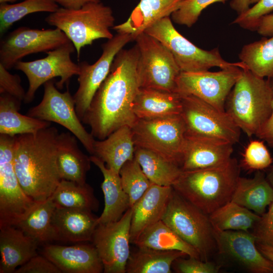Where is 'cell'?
<instances>
[{
  "label": "cell",
  "mask_w": 273,
  "mask_h": 273,
  "mask_svg": "<svg viewBox=\"0 0 273 273\" xmlns=\"http://www.w3.org/2000/svg\"><path fill=\"white\" fill-rule=\"evenodd\" d=\"M59 134L50 126L15 136V170L23 190L35 202L50 198L62 180L57 164Z\"/></svg>",
  "instance_id": "2"
},
{
  "label": "cell",
  "mask_w": 273,
  "mask_h": 273,
  "mask_svg": "<svg viewBox=\"0 0 273 273\" xmlns=\"http://www.w3.org/2000/svg\"><path fill=\"white\" fill-rule=\"evenodd\" d=\"M139 51L121 49L116 55L108 76L96 93L81 119L99 140L107 138L124 126L132 127L138 118L133 111L140 85L138 73Z\"/></svg>",
  "instance_id": "1"
},
{
  "label": "cell",
  "mask_w": 273,
  "mask_h": 273,
  "mask_svg": "<svg viewBox=\"0 0 273 273\" xmlns=\"http://www.w3.org/2000/svg\"><path fill=\"white\" fill-rule=\"evenodd\" d=\"M162 220L195 248L202 260L209 261L217 251L214 229L209 215L174 190Z\"/></svg>",
  "instance_id": "6"
},
{
  "label": "cell",
  "mask_w": 273,
  "mask_h": 273,
  "mask_svg": "<svg viewBox=\"0 0 273 273\" xmlns=\"http://www.w3.org/2000/svg\"><path fill=\"white\" fill-rule=\"evenodd\" d=\"M119 173L122 188L129 197L130 206L132 207L152 183L134 157L124 164Z\"/></svg>",
  "instance_id": "39"
},
{
  "label": "cell",
  "mask_w": 273,
  "mask_h": 273,
  "mask_svg": "<svg viewBox=\"0 0 273 273\" xmlns=\"http://www.w3.org/2000/svg\"><path fill=\"white\" fill-rule=\"evenodd\" d=\"M181 110L179 94L151 88H140L133 104V111L138 119L179 115Z\"/></svg>",
  "instance_id": "28"
},
{
  "label": "cell",
  "mask_w": 273,
  "mask_h": 273,
  "mask_svg": "<svg viewBox=\"0 0 273 273\" xmlns=\"http://www.w3.org/2000/svg\"><path fill=\"white\" fill-rule=\"evenodd\" d=\"M209 217L215 230L249 232L260 215L231 201L210 214Z\"/></svg>",
  "instance_id": "36"
},
{
  "label": "cell",
  "mask_w": 273,
  "mask_h": 273,
  "mask_svg": "<svg viewBox=\"0 0 273 273\" xmlns=\"http://www.w3.org/2000/svg\"><path fill=\"white\" fill-rule=\"evenodd\" d=\"M50 25L61 30L72 42L79 58L82 48L95 40L110 39L115 18L111 8L101 2L90 3L78 9L59 8L45 18Z\"/></svg>",
  "instance_id": "5"
},
{
  "label": "cell",
  "mask_w": 273,
  "mask_h": 273,
  "mask_svg": "<svg viewBox=\"0 0 273 273\" xmlns=\"http://www.w3.org/2000/svg\"><path fill=\"white\" fill-rule=\"evenodd\" d=\"M172 268L178 273H216L220 266L211 261H203L200 259L189 256L176 259Z\"/></svg>",
  "instance_id": "43"
},
{
  "label": "cell",
  "mask_w": 273,
  "mask_h": 273,
  "mask_svg": "<svg viewBox=\"0 0 273 273\" xmlns=\"http://www.w3.org/2000/svg\"><path fill=\"white\" fill-rule=\"evenodd\" d=\"M217 250L222 256L252 273H273V263L258 249L249 232L215 230Z\"/></svg>",
  "instance_id": "18"
},
{
  "label": "cell",
  "mask_w": 273,
  "mask_h": 273,
  "mask_svg": "<svg viewBox=\"0 0 273 273\" xmlns=\"http://www.w3.org/2000/svg\"><path fill=\"white\" fill-rule=\"evenodd\" d=\"M41 102L31 108L27 115L42 120L57 123L74 135L86 150L93 155L95 138L82 124L75 109L73 96L68 89L60 92L53 79L44 84Z\"/></svg>",
  "instance_id": "12"
},
{
  "label": "cell",
  "mask_w": 273,
  "mask_h": 273,
  "mask_svg": "<svg viewBox=\"0 0 273 273\" xmlns=\"http://www.w3.org/2000/svg\"><path fill=\"white\" fill-rule=\"evenodd\" d=\"M144 32L158 39L169 50L181 72L207 71L213 67L221 69L234 67L247 69L242 62L231 63L224 60L218 48L207 51L194 44L177 31L169 17L156 22Z\"/></svg>",
  "instance_id": "7"
},
{
  "label": "cell",
  "mask_w": 273,
  "mask_h": 273,
  "mask_svg": "<svg viewBox=\"0 0 273 273\" xmlns=\"http://www.w3.org/2000/svg\"><path fill=\"white\" fill-rule=\"evenodd\" d=\"M41 254L64 273H101L104 268L94 245L79 243L64 246L44 244Z\"/></svg>",
  "instance_id": "19"
},
{
  "label": "cell",
  "mask_w": 273,
  "mask_h": 273,
  "mask_svg": "<svg viewBox=\"0 0 273 273\" xmlns=\"http://www.w3.org/2000/svg\"><path fill=\"white\" fill-rule=\"evenodd\" d=\"M250 0H232L230 6L239 15L247 11L250 8Z\"/></svg>",
  "instance_id": "50"
},
{
  "label": "cell",
  "mask_w": 273,
  "mask_h": 273,
  "mask_svg": "<svg viewBox=\"0 0 273 273\" xmlns=\"http://www.w3.org/2000/svg\"><path fill=\"white\" fill-rule=\"evenodd\" d=\"M21 81L19 75L10 73L0 64V94H8L21 102L24 101L26 93L21 85Z\"/></svg>",
  "instance_id": "44"
},
{
  "label": "cell",
  "mask_w": 273,
  "mask_h": 273,
  "mask_svg": "<svg viewBox=\"0 0 273 273\" xmlns=\"http://www.w3.org/2000/svg\"><path fill=\"white\" fill-rule=\"evenodd\" d=\"M57 206L51 197L37 202L28 214L16 225L39 244L58 241L52 219Z\"/></svg>",
  "instance_id": "31"
},
{
  "label": "cell",
  "mask_w": 273,
  "mask_h": 273,
  "mask_svg": "<svg viewBox=\"0 0 273 273\" xmlns=\"http://www.w3.org/2000/svg\"><path fill=\"white\" fill-rule=\"evenodd\" d=\"M273 148V100L271 113L255 135Z\"/></svg>",
  "instance_id": "47"
},
{
  "label": "cell",
  "mask_w": 273,
  "mask_h": 273,
  "mask_svg": "<svg viewBox=\"0 0 273 273\" xmlns=\"http://www.w3.org/2000/svg\"><path fill=\"white\" fill-rule=\"evenodd\" d=\"M139 51L138 73L141 88L176 93L181 71L169 50L143 32L135 39Z\"/></svg>",
  "instance_id": "9"
},
{
  "label": "cell",
  "mask_w": 273,
  "mask_h": 273,
  "mask_svg": "<svg viewBox=\"0 0 273 273\" xmlns=\"http://www.w3.org/2000/svg\"><path fill=\"white\" fill-rule=\"evenodd\" d=\"M15 273H62V272L44 256L37 254L17 268Z\"/></svg>",
  "instance_id": "46"
},
{
  "label": "cell",
  "mask_w": 273,
  "mask_h": 273,
  "mask_svg": "<svg viewBox=\"0 0 273 273\" xmlns=\"http://www.w3.org/2000/svg\"><path fill=\"white\" fill-rule=\"evenodd\" d=\"M77 140L70 132L59 133L57 164L62 179L83 184L86 183V174L92 162L90 157L79 149Z\"/></svg>",
  "instance_id": "26"
},
{
  "label": "cell",
  "mask_w": 273,
  "mask_h": 273,
  "mask_svg": "<svg viewBox=\"0 0 273 273\" xmlns=\"http://www.w3.org/2000/svg\"><path fill=\"white\" fill-rule=\"evenodd\" d=\"M272 162L271 156L263 141H251L243 154V165L248 170L263 169L270 166Z\"/></svg>",
  "instance_id": "41"
},
{
  "label": "cell",
  "mask_w": 273,
  "mask_h": 273,
  "mask_svg": "<svg viewBox=\"0 0 273 273\" xmlns=\"http://www.w3.org/2000/svg\"><path fill=\"white\" fill-rule=\"evenodd\" d=\"M39 244L15 226L0 228V273H13L37 255Z\"/></svg>",
  "instance_id": "23"
},
{
  "label": "cell",
  "mask_w": 273,
  "mask_h": 273,
  "mask_svg": "<svg viewBox=\"0 0 273 273\" xmlns=\"http://www.w3.org/2000/svg\"><path fill=\"white\" fill-rule=\"evenodd\" d=\"M231 201L261 215L273 202V187L260 171L252 178L240 176Z\"/></svg>",
  "instance_id": "29"
},
{
  "label": "cell",
  "mask_w": 273,
  "mask_h": 273,
  "mask_svg": "<svg viewBox=\"0 0 273 273\" xmlns=\"http://www.w3.org/2000/svg\"><path fill=\"white\" fill-rule=\"evenodd\" d=\"M273 92L269 81L242 69L226 100L225 110L248 137L256 135L272 111Z\"/></svg>",
  "instance_id": "4"
},
{
  "label": "cell",
  "mask_w": 273,
  "mask_h": 273,
  "mask_svg": "<svg viewBox=\"0 0 273 273\" xmlns=\"http://www.w3.org/2000/svg\"><path fill=\"white\" fill-rule=\"evenodd\" d=\"M134 157L150 181L157 185L172 187L183 172L177 164L148 149L135 146Z\"/></svg>",
  "instance_id": "34"
},
{
  "label": "cell",
  "mask_w": 273,
  "mask_h": 273,
  "mask_svg": "<svg viewBox=\"0 0 273 273\" xmlns=\"http://www.w3.org/2000/svg\"><path fill=\"white\" fill-rule=\"evenodd\" d=\"M130 252L126 273H171L174 261L189 256L178 250H160L139 248Z\"/></svg>",
  "instance_id": "32"
},
{
  "label": "cell",
  "mask_w": 273,
  "mask_h": 273,
  "mask_svg": "<svg viewBox=\"0 0 273 273\" xmlns=\"http://www.w3.org/2000/svg\"><path fill=\"white\" fill-rule=\"evenodd\" d=\"M62 7L69 9H78L90 3H99L100 0H56Z\"/></svg>",
  "instance_id": "49"
},
{
  "label": "cell",
  "mask_w": 273,
  "mask_h": 273,
  "mask_svg": "<svg viewBox=\"0 0 273 273\" xmlns=\"http://www.w3.org/2000/svg\"><path fill=\"white\" fill-rule=\"evenodd\" d=\"M17 0H0V3L1 4H6L7 3L10 2L13 3L14 2H16Z\"/></svg>",
  "instance_id": "52"
},
{
  "label": "cell",
  "mask_w": 273,
  "mask_h": 273,
  "mask_svg": "<svg viewBox=\"0 0 273 273\" xmlns=\"http://www.w3.org/2000/svg\"><path fill=\"white\" fill-rule=\"evenodd\" d=\"M180 116L186 136L216 139L238 143L241 129L229 114L193 95H180Z\"/></svg>",
  "instance_id": "10"
},
{
  "label": "cell",
  "mask_w": 273,
  "mask_h": 273,
  "mask_svg": "<svg viewBox=\"0 0 273 273\" xmlns=\"http://www.w3.org/2000/svg\"><path fill=\"white\" fill-rule=\"evenodd\" d=\"M228 0H185L171 15L174 23L192 27L198 20L201 12L210 5L225 3Z\"/></svg>",
  "instance_id": "40"
},
{
  "label": "cell",
  "mask_w": 273,
  "mask_h": 273,
  "mask_svg": "<svg viewBox=\"0 0 273 273\" xmlns=\"http://www.w3.org/2000/svg\"><path fill=\"white\" fill-rule=\"evenodd\" d=\"M243 62L255 75L273 77V35L244 46L239 54Z\"/></svg>",
  "instance_id": "37"
},
{
  "label": "cell",
  "mask_w": 273,
  "mask_h": 273,
  "mask_svg": "<svg viewBox=\"0 0 273 273\" xmlns=\"http://www.w3.org/2000/svg\"><path fill=\"white\" fill-rule=\"evenodd\" d=\"M131 130L135 146L153 151L181 167L186 128L180 114L138 119Z\"/></svg>",
  "instance_id": "8"
},
{
  "label": "cell",
  "mask_w": 273,
  "mask_h": 273,
  "mask_svg": "<svg viewBox=\"0 0 273 273\" xmlns=\"http://www.w3.org/2000/svg\"><path fill=\"white\" fill-rule=\"evenodd\" d=\"M70 41L60 29H38L20 27L8 34L0 43V64L6 69L29 55L47 52Z\"/></svg>",
  "instance_id": "16"
},
{
  "label": "cell",
  "mask_w": 273,
  "mask_h": 273,
  "mask_svg": "<svg viewBox=\"0 0 273 273\" xmlns=\"http://www.w3.org/2000/svg\"><path fill=\"white\" fill-rule=\"evenodd\" d=\"M133 40L130 34L117 33L102 45V54L93 64L85 61L78 64V87L73 96L75 109L81 120L88 109L97 90L110 72L117 54L128 42Z\"/></svg>",
  "instance_id": "17"
},
{
  "label": "cell",
  "mask_w": 273,
  "mask_h": 273,
  "mask_svg": "<svg viewBox=\"0 0 273 273\" xmlns=\"http://www.w3.org/2000/svg\"><path fill=\"white\" fill-rule=\"evenodd\" d=\"M51 197L57 206L65 208L93 212L100 206L93 188L86 183L80 184L62 179Z\"/></svg>",
  "instance_id": "35"
},
{
  "label": "cell",
  "mask_w": 273,
  "mask_h": 273,
  "mask_svg": "<svg viewBox=\"0 0 273 273\" xmlns=\"http://www.w3.org/2000/svg\"><path fill=\"white\" fill-rule=\"evenodd\" d=\"M90 159L100 170L104 178L101 188L105 206L98 217V224L116 221L130 207L129 199L122 188L119 173L109 168L96 156L91 155Z\"/></svg>",
  "instance_id": "25"
},
{
  "label": "cell",
  "mask_w": 273,
  "mask_h": 273,
  "mask_svg": "<svg viewBox=\"0 0 273 273\" xmlns=\"http://www.w3.org/2000/svg\"><path fill=\"white\" fill-rule=\"evenodd\" d=\"M56 0H24L14 4L0 5V33L3 35L17 21L35 12L54 13L59 8Z\"/></svg>",
  "instance_id": "38"
},
{
  "label": "cell",
  "mask_w": 273,
  "mask_h": 273,
  "mask_svg": "<svg viewBox=\"0 0 273 273\" xmlns=\"http://www.w3.org/2000/svg\"><path fill=\"white\" fill-rule=\"evenodd\" d=\"M21 101L5 94L0 96V134L15 136L35 133L51 126L49 121L19 113Z\"/></svg>",
  "instance_id": "30"
},
{
  "label": "cell",
  "mask_w": 273,
  "mask_h": 273,
  "mask_svg": "<svg viewBox=\"0 0 273 273\" xmlns=\"http://www.w3.org/2000/svg\"><path fill=\"white\" fill-rule=\"evenodd\" d=\"M15 136L0 135V228L15 226L36 203L23 190L15 170Z\"/></svg>",
  "instance_id": "11"
},
{
  "label": "cell",
  "mask_w": 273,
  "mask_h": 273,
  "mask_svg": "<svg viewBox=\"0 0 273 273\" xmlns=\"http://www.w3.org/2000/svg\"><path fill=\"white\" fill-rule=\"evenodd\" d=\"M98 219L92 212L57 205L52 223L58 241L79 243L92 241Z\"/></svg>",
  "instance_id": "22"
},
{
  "label": "cell",
  "mask_w": 273,
  "mask_h": 273,
  "mask_svg": "<svg viewBox=\"0 0 273 273\" xmlns=\"http://www.w3.org/2000/svg\"><path fill=\"white\" fill-rule=\"evenodd\" d=\"M242 72V69L239 67L216 72H181L176 81V93L180 95H193L225 111L228 96Z\"/></svg>",
  "instance_id": "14"
},
{
  "label": "cell",
  "mask_w": 273,
  "mask_h": 273,
  "mask_svg": "<svg viewBox=\"0 0 273 273\" xmlns=\"http://www.w3.org/2000/svg\"><path fill=\"white\" fill-rule=\"evenodd\" d=\"M273 11V0H259L247 11L241 14L232 22L249 30H256L261 19Z\"/></svg>",
  "instance_id": "42"
},
{
  "label": "cell",
  "mask_w": 273,
  "mask_h": 273,
  "mask_svg": "<svg viewBox=\"0 0 273 273\" xmlns=\"http://www.w3.org/2000/svg\"><path fill=\"white\" fill-rule=\"evenodd\" d=\"M259 0H250L251 4H256L257 3Z\"/></svg>",
  "instance_id": "54"
},
{
  "label": "cell",
  "mask_w": 273,
  "mask_h": 273,
  "mask_svg": "<svg viewBox=\"0 0 273 273\" xmlns=\"http://www.w3.org/2000/svg\"><path fill=\"white\" fill-rule=\"evenodd\" d=\"M96 156L109 168L116 173L127 161L134 157L135 145L131 128L122 126L102 140H95L94 145Z\"/></svg>",
  "instance_id": "27"
},
{
  "label": "cell",
  "mask_w": 273,
  "mask_h": 273,
  "mask_svg": "<svg viewBox=\"0 0 273 273\" xmlns=\"http://www.w3.org/2000/svg\"><path fill=\"white\" fill-rule=\"evenodd\" d=\"M240 174L238 162L232 158L219 166L183 171L172 187L179 195L209 215L232 200Z\"/></svg>",
  "instance_id": "3"
},
{
  "label": "cell",
  "mask_w": 273,
  "mask_h": 273,
  "mask_svg": "<svg viewBox=\"0 0 273 273\" xmlns=\"http://www.w3.org/2000/svg\"><path fill=\"white\" fill-rule=\"evenodd\" d=\"M132 209H128L118 220L99 224L92 242L102 260L104 273H126L130 254V231Z\"/></svg>",
  "instance_id": "15"
},
{
  "label": "cell",
  "mask_w": 273,
  "mask_h": 273,
  "mask_svg": "<svg viewBox=\"0 0 273 273\" xmlns=\"http://www.w3.org/2000/svg\"><path fill=\"white\" fill-rule=\"evenodd\" d=\"M185 0H140L126 21L112 28L119 33L131 35L133 40L150 26L169 17Z\"/></svg>",
  "instance_id": "24"
},
{
  "label": "cell",
  "mask_w": 273,
  "mask_h": 273,
  "mask_svg": "<svg viewBox=\"0 0 273 273\" xmlns=\"http://www.w3.org/2000/svg\"><path fill=\"white\" fill-rule=\"evenodd\" d=\"M256 244L261 254L273 263V247L256 242Z\"/></svg>",
  "instance_id": "51"
},
{
  "label": "cell",
  "mask_w": 273,
  "mask_h": 273,
  "mask_svg": "<svg viewBox=\"0 0 273 273\" xmlns=\"http://www.w3.org/2000/svg\"><path fill=\"white\" fill-rule=\"evenodd\" d=\"M132 244L139 248L181 251L189 256L200 259L196 250L162 220L146 229Z\"/></svg>",
  "instance_id": "33"
},
{
  "label": "cell",
  "mask_w": 273,
  "mask_h": 273,
  "mask_svg": "<svg viewBox=\"0 0 273 273\" xmlns=\"http://www.w3.org/2000/svg\"><path fill=\"white\" fill-rule=\"evenodd\" d=\"M269 206L268 210L260 215L252 233L256 242L273 247V202Z\"/></svg>",
  "instance_id": "45"
},
{
  "label": "cell",
  "mask_w": 273,
  "mask_h": 273,
  "mask_svg": "<svg viewBox=\"0 0 273 273\" xmlns=\"http://www.w3.org/2000/svg\"><path fill=\"white\" fill-rule=\"evenodd\" d=\"M173 190L171 186L152 183L131 207L130 243L132 244L146 229L162 219Z\"/></svg>",
  "instance_id": "21"
},
{
  "label": "cell",
  "mask_w": 273,
  "mask_h": 273,
  "mask_svg": "<svg viewBox=\"0 0 273 273\" xmlns=\"http://www.w3.org/2000/svg\"><path fill=\"white\" fill-rule=\"evenodd\" d=\"M233 145L216 139L186 136L181 168L189 171L222 165L232 158Z\"/></svg>",
  "instance_id": "20"
},
{
  "label": "cell",
  "mask_w": 273,
  "mask_h": 273,
  "mask_svg": "<svg viewBox=\"0 0 273 273\" xmlns=\"http://www.w3.org/2000/svg\"><path fill=\"white\" fill-rule=\"evenodd\" d=\"M256 30L260 35L264 37L273 35V14L263 16L260 20Z\"/></svg>",
  "instance_id": "48"
},
{
  "label": "cell",
  "mask_w": 273,
  "mask_h": 273,
  "mask_svg": "<svg viewBox=\"0 0 273 273\" xmlns=\"http://www.w3.org/2000/svg\"><path fill=\"white\" fill-rule=\"evenodd\" d=\"M267 79H268V80L269 81L270 85L271 88L272 89V90L273 92V77H271V78H267Z\"/></svg>",
  "instance_id": "53"
},
{
  "label": "cell",
  "mask_w": 273,
  "mask_h": 273,
  "mask_svg": "<svg viewBox=\"0 0 273 273\" xmlns=\"http://www.w3.org/2000/svg\"><path fill=\"white\" fill-rule=\"evenodd\" d=\"M75 50L71 41L61 47L46 52L47 56L32 61H20L14 68L23 72L28 80L29 87L24 100L29 103L33 100L38 88L46 82L60 77L56 87L63 88L69 83L70 79L79 74V66L72 61L71 54Z\"/></svg>",
  "instance_id": "13"
}]
</instances>
